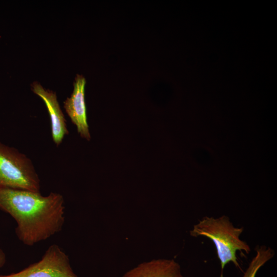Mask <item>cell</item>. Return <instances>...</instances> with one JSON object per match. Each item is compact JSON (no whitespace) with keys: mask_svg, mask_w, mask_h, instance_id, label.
Segmentation results:
<instances>
[{"mask_svg":"<svg viewBox=\"0 0 277 277\" xmlns=\"http://www.w3.org/2000/svg\"><path fill=\"white\" fill-rule=\"evenodd\" d=\"M0 210L16 221L15 233L24 245L32 246L60 232L65 223L63 196L51 192L0 188Z\"/></svg>","mask_w":277,"mask_h":277,"instance_id":"cell-1","label":"cell"},{"mask_svg":"<svg viewBox=\"0 0 277 277\" xmlns=\"http://www.w3.org/2000/svg\"><path fill=\"white\" fill-rule=\"evenodd\" d=\"M243 230V227L234 226L227 216L217 218L206 216L193 226L190 234L193 237L204 236L212 241L221 263V277H223L224 268L230 262L241 269L237 251L247 254L251 251L249 245L240 238Z\"/></svg>","mask_w":277,"mask_h":277,"instance_id":"cell-2","label":"cell"},{"mask_svg":"<svg viewBox=\"0 0 277 277\" xmlns=\"http://www.w3.org/2000/svg\"><path fill=\"white\" fill-rule=\"evenodd\" d=\"M40 192V180L31 160L0 143V188Z\"/></svg>","mask_w":277,"mask_h":277,"instance_id":"cell-3","label":"cell"},{"mask_svg":"<svg viewBox=\"0 0 277 277\" xmlns=\"http://www.w3.org/2000/svg\"><path fill=\"white\" fill-rule=\"evenodd\" d=\"M0 277H79L72 269L68 256L57 245L50 246L37 262L23 270Z\"/></svg>","mask_w":277,"mask_h":277,"instance_id":"cell-4","label":"cell"},{"mask_svg":"<svg viewBox=\"0 0 277 277\" xmlns=\"http://www.w3.org/2000/svg\"><path fill=\"white\" fill-rule=\"evenodd\" d=\"M85 78L77 74L74 83V89L70 97L64 102V107L71 122L76 126L78 133L88 141L91 136L87 121L85 101Z\"/></svg>","mask_w":277,"mask_h":277,"instance_id":"cell-5","label":"cell"},{"mask_svg":"<svg viewBox=\"0 0 277 277\" xmlns=\"http://www.w3.org/2000/svg\"><path fill=\"white\" fill-rule=\"evenodd\" d=\"M32 91L45 103L51 122L52 138L54 143L60 145L69 132L64 115L60 108L56 93L44 89L39 83L34 82L31 86Z\"/></svg>","mask_w":277,"mask_h":277,"instance_id":"cell-6","label":"cell"},{"mask_svg":"<svg viewBox=\"0 0 277 277\" xmlns=\"http://www.w3.org/2000/svg\"><path fill=\"white\" fill-rule=\"evenodd\" d=\"M122 277H184L181 266L174 260L157 259L143 262Z\"/></svg>","mask_w":277,"mask_h":277,"instance_id":"cell-7","label":"cell"},{"mask_svg":"<svg viewBox=\"0 0 277 277\" xmlns=\"http://www.w3.org/2000/svg\"><path fill=\"white\" fill-rule=\"evenodd\" d=\"M256 254L250 262L243 277H255L259 270L274 255L270 247L262 246L258 248Z\"/></svg>","mask_w":277,"mask_h":277,"instance_id":"cell-8","label":"cell"},{"mask_svg":"<svg viewBox=\"0 0 277 277\" xmlns=\"http://www.w3.org/2000/svg\"><path fill=\"white\" fill-rule=\"evenodd\" d=\"M6 261V254L3 250L0 248V268L5 264Z\"/></svg>","mask_w":277,"mask_h":277,"instance_id":"cell-9","label":"cell"}]
</instances>
